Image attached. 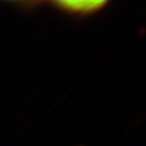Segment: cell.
<instances>
[{"label": "cell", "mask_w": 146, "mask_h": 146, "mask_svg": "<svg viewBox=\"0 0 146 146\" xmlns=\"http://www.w3.org/2000/svg\"><path fill=\"white\" fill-rule=\"evenodd\" d=\"M54 5L73 13H90L100 10L108 0H49Z\"/></svg>", "instance_id": "1"}, {"label": "cell", "mask_w": 146, "mask_h": 146, "mask_svg": "<svg viewBox=\"0 0 146 146\" xmlns=\"http://www.w3.org/2000/svg\"><path fill=\"white\" fill-rule=\"evenodd\" d=\"M9 1H26V0H9Z\"/></svg>", "instance_id": "2"}]
</instances>
